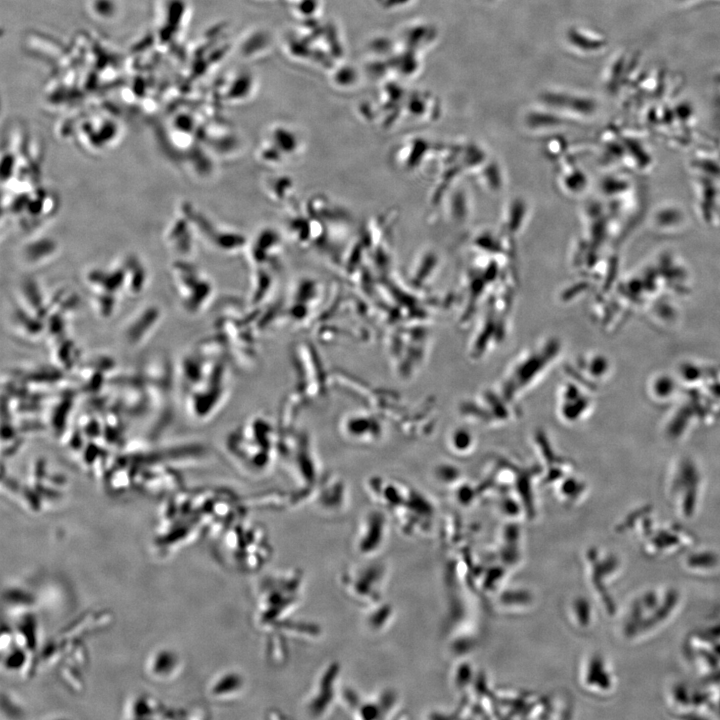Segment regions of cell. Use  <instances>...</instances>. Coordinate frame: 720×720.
I'll return each instance as SVG.
<instances>
[{"instance_id":"3","label":"cell","mask_w":720,"mask_h":720,"mask_svg":"<svg viewBox=\"0 0 720 720\" xmlns=\"http://www.w3.org/2000/svg\"><path fill=\"white\" fill-rule=\"evenodd\" d=\"M586 686L596 695L613 694L618 686V677L612 664L604 656L595 654L589 658L586 667Z\"/></svg>"},{"instance_id":"2","label":"cell","mask_w":720,"mask_h":720,"mask_svg":"<svg viewBox=\"0 0 720 720\" xmlns=\"http://www.w3.org/2000/svg\"><path fill=\"white\" fill-rule=\"evenodd\" d=\"M696 538L686 529L673 525L655 524L639 542L642 554L652 560L683 555L695 546Z\"/></svg>"},{"instance_id":"4","label":"cell","mask_w":720,"mask_h":720,"mask_svg":"<svg viewBox=\"0 0 720 720\" xmlns=\"http://www.w3.org/2000/svg\"><path fill=\"white\" fill-rule=\"evenodd\" d=\"M681 567L695 577H712L720 572V552L709 546H693L682 555Z\"/></svg>"},{"instance_id":"1","label":"cell","mask_w":720,"mask_h":720,"mask_svg":"<svg viewBox=\"0 0 720 720\" xmlns=\"http://www.w3.org/2000/svg\"><path fill=\"white\" fill-rule=\"evenodd\" d=\"M684 602L683 590L673 583H655L637 589L620 610L619 638L632 646L650 641L676 620Z\"/></svg>"},{"instance_id":"5","label":"cell","mask_w":720,"mask_h":720,"mask_svg":"<svg viewBox=\"0 0 720 720\" xmlns=\"http://www.w3.org/2000/svg\"><path fill=\"white\" fill-rule=\"evenodd\" d=\"M710 638L712 639V642L714 643V649L720 650V628L712 632Z\"/></svg>"}]
</instances>
